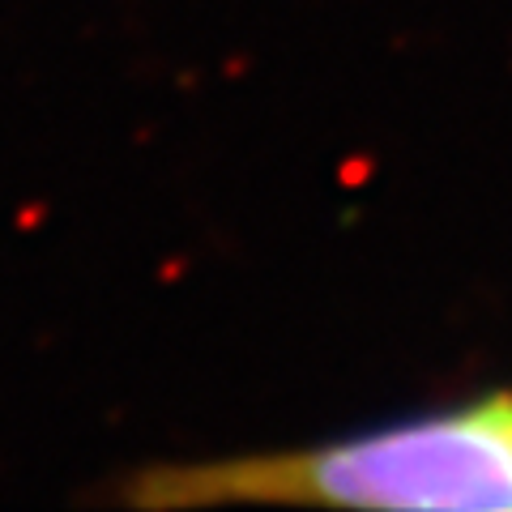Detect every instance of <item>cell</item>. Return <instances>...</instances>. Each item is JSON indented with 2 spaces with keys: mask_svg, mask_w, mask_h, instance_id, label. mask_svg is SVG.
<instances>
[{
  "mask_svg": "<svg viewBox=\"0 0 512 512\" xmlns=\"http://www.w3.org/2000/svg\"><path fill=\"white\" fill-rule=\"evenodd\" d=\"M137 504H342L512 512V397L402 423L316 453L210 461L146 474Z\"/></svg>",
  "mask_w": 512,
  "mask_h": 512,
  "instance_id": "cell-1",
  "label": "cell"
}]
</instances>
